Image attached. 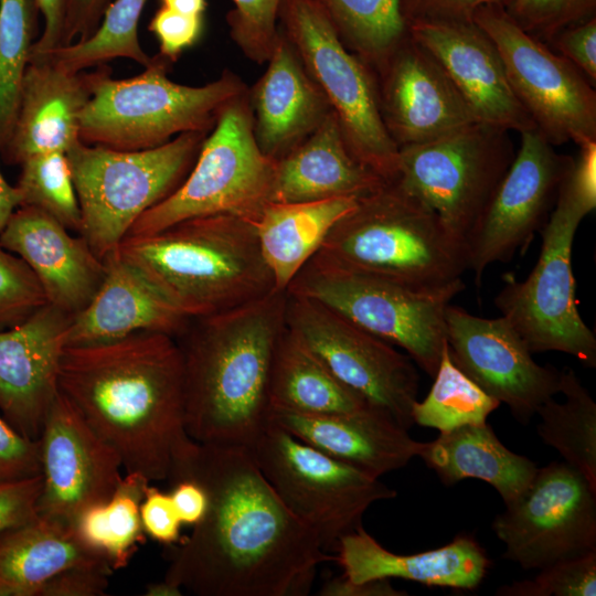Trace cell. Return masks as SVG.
Listing matches in <instances>:
<instances>
[{
	"label": "cell",
	"mask_w": 596,
	"mask_h": 596,
	"mask_svg": "<svg viewBox=\"0 0 596 596\" xmlns=\"http://www.w3.org/2000/svg\"><path fill=\"white\" fill-rule=\"evenodd\" d=\"M191 478L207 496L203 519L171 553L164 579L198 596H297L336 561L283 503L248 447L192 441L169 482Z\"/></svg>",
	"instance_id": "cell-1"
},
{
	"label": "cell",
	"mask_w": 596,
	"mask_h": 596,
	"mask_svg": "<svg viewBox=\"0 0 596 596\" xmlns=\"http://www.w3.org/2000/svg\"><path fill=\"white\" fill-rule=\"evenodd\" d=\"M58 392L119 456L126 472L167 480L193 439L184 419V365L177 339L140 331L66 345Z\"/></svg>",
	"instance_id": "cell-2"
},
{
	"label": "cell",
	"mask_w": 596,
	"mask_h": 596,
	"mask_svg": "<svg viewBox=\"0 0 596 596\" xmlns=\"http://www.w3.org/2000/svg\"><path fill=\"white\" fill-rule=\"evenodd\" d=\"M287 291L192 319L177 338L184 365V419L200 444L251 447L268 423L269 377L286 329Z\"/></svg>",
	"instance_id": "cell-3"
},
{
	"label": "cell",
	"mask_w": 596,
	"mask_h": 596,
	"mask_svg": "<svg viewBox=\"0 0 596 596\" xmlns=\"http://www.w3.org/2000/svg\"><path fill=\"white\" fill-rule=\"evenodd\" d=\"M118 252L190 319L276 291L255 224L234 215L198 216L126 236Z\"/></svg>",
	"instance_id": "cell-4"
},
{
	"label": "cell",
	"mask_w": 596,
	"mask_h": 596,
	"mask_svg": "<svg viewBox=\"0 0 596 596\" xmlns=\"http://www.w3.org/2000/svg\"><path fill=\"white\" fill-rule=\"evenodd\" d=\"M317 254L356 272L424 289L450 285L468 269L465 245L426 204L394 181L359 198Z\"/></svg>",
	"instance_id": "cell-5"
},
{
	"label": "cell",
	"mask_w": 596,
	"mask_h": 596,
	"mask_svg": "<svg viewBox=\"0 0 596 596\" xmlns=\"http://www.w3.org/2000/svg\"><path fill=\"white\" fill-rule=\"evenodd\" d=\"M171 64L157 54L140 74L123 79L113 78L106 64L96 66L81 115V141L138 151L181 134H209L223 107L248 88L230 70L203 86L182 85L168 77Z\"/></svg>",
	"instance_id": "cell-6"
},
{
	"label": "cell",
	"mask_w": 596,
	"mask_h": 596,
	"mask_svg": "<svg viewBox=\"0 0 596 596\" xmlns=\"http://www.w3.org/2000/svg\"><path fill=\"white\" fill-rule=\"evenodd\" d=\"M207 135L185 132L138 151L78 140L66 151L81 209L78 234L98 257L116 251L136 221L178 189Z\"/></svg>",
	"instance_id": "cell-7"
},
{
	"label": "cell",
	"mask_w": 596,
	"mask_h": 596,
	"mask_svg": "<svg viewBox=\"0 0 596 596\" xmlns=\"http://www.w3.org/2000/svg\"><path fill=\"white\" fill-rule=\"evenodd\" d=\"M464 288L462 279L440 288H415L340 266L316 254L286 291L317 300L403 349L433 377L446 342V308Z\"/></svg>",
	"instance_id": "cell-8"
},
{
	"label": "cell",
	"mask_w": 596,
	"mask_h": 596,
	"mask_svg": "<svg viewBox=\"0 0 596 596\" xmlns=\"http://www.w3.org/2000/svg\"><path fill=\"white\" fill-rule=\"evenodd\" d=\"M275 169L276 161L262 152L255 139L247 88L223 107L178 189L146 211L127 236L215 214L255 223L272 202Z\"/></svg>",
	"instance_id": "cell-9"
},
{
	"label": "cell",
	"mask_w": 596,
	"mask_h": 596,
	"mask_svg": "<svg viewBox=\"0 0 596 596\" xmlns=\"http://www.w3.org/2000/svg\"><path fill=\"white\" fill-rule=\"evenodd\" d=\"M594 210L563 179L540 231L542 246L534 268L523 280L505 279L494 298L532 354L563 352L588 368L596 366V338L577 309L572 249L578 225Z\"/></svg>",
	"instance_id": "cell-10"
},
{
	"label": "cell",
	"mask_w": 596,
	"mask_h": 596,
	"mask_svg": "<svg viewBox=\"0 0 596 596\" xmlns=\"http://www.w3.org/2000/svg\"><path fill=\"white\" fill-rule=\"evenodd\" d=\"M510 132L476 121L401 147L393 181L426 204L466 247L515 156Z\"/></svg>",
	"instance_id": "cell-11"
},
{
	"label": "cell",
	"mask_w": 596,
	"mask_h": 596,
	"mask_svg": "<svg viewBox=\"0 0 596 596\" xmlns=\"http://www.w3.org/2000/svg\"><path fill=\"white\" fill-rule=\"evenodd\" d=\"M278 22L336 114L352 155L393 181L398 147L383 124L371 68L344 47L312 0H281Z\"/></svg>",
	"instance_id": "cell-12"
},
{
	"label": "cell",
	"mask_w": 596,
	"mask_h": 596,
	"mask_svg": "<svg viewBox=\"0 0 596 596\" xmlns=\"http://www.w3.org/2000/svg\"><path fill=\"white\" fill-rule=\"evenodd\" d=\"M249 450L287 509L320 539L324 550L362 524L376 501L396 491L348 464L267 423Z\"/></svg>",
	"instance_id": "cell-13"
},
{
	"label": "cell",
	"mask_w": 596,
	"mask_h": 596,
	"mask_svg": "<svg viewBox=\"0 0 596 596\" xmlns=\"http://www.w3.org/2000/svg\"><path fill=\"white\" fill-rule=\"evenodd\" d=\"M473 22L497 46L517 99L551 145L596 141V93L578 68L524 32L501 6L480 7Z\"/></svg>",
	"instance_id": "cell-14"
},
{
	"label": "cell",
	"mask_w": 596,
	"mask_h": 596,
	"mask_svg": "<svg viewBox=\"0 0 596 596\" xmlns=\"http://www.w3.org/2000/svg\"><path fill=\"white\" fill-rule=\"evenodd\" d=\"M286 327L347 387L408 429L419 376L394 345L323 304L287 292Z\"/></svg>",
	"instance_id": "cell-15"
},
{
	"label": "cell",
	"mask_w": 596,
	"mask_h": 596,
	"mask_svg": "<svg viewBox=\"0 0 596 596\" xmlns=\"http://www.w3.org/2000/svg\"><path fill=\"white\" fill-rule=\"evenodd\" d=\"M504 558L543 568L596 550V490L565 461L536 473L528 489L492 522Z\"/></svg>",
	"instance_id": "cell-16"
},
{
	"label": "cell",
	"mask_w": 596,
	"mask_h": 596,
	"mask_svg": "<svg viewBox=\"0 0 596 596\" xmlns=\"http://www.w3.org/2000/svg\"><path fill=\"white\" fill-rule=\"evenodd\" d=\"M520 135L513 161L466 244L468 269L477 285L490 265L509 262L542 230L573 161L557 153L536 129Z\"/></svg>",
	"instance_id": "cell-17"
},
{
	"label": "cell",
	"mask_w": 596,
	"mask_h": 596,
	"mask_svg": "<svg viewBox=\"0 0 596 596\" xmlns=\"http://www.w3.org/2000/svg\"><path fill=\"white\" fill-rule=\"evenodd\" d=\"M446 342L453 362L482 391L528 424L540 405L560 393L561 371L540 365L503 317L482 318L448 305Z\"/></svg>",
	"instance_id": "cell-18"
},
{
	"label": "cell",
	"mask_w": 596,
	"mask_h": 596,
	"mask_svg": "<svg viewBox=\"0 0 596 596\" xmlns=\"http://www.w3.org/2000/svg\"><path fill=\"white\" fill-rule=\"evenodd\" d=\"M40 443V517L74 526L87 508L106 502L121 480V460L58 392Z\"/></svg>",
	"instance_id": "cell-19"
},
{
	"label": "cell",
	"mask_w": 596,
	"mask_h": 596,
	"mask_svg": "<svg viewBox=\"0 0 596 596\" xmlns=\"http://www.w3.org/2000/svg\"><path fill=\"white\" fill-rule=\"evenodd\" d=\"M372 72L383 124L398 148L477 121L437 60L411 34Z\"/></svg>",
	"instance_id": "cell-20"
},
{
	"label": "cell",
	"mask_w": 596,
	"mask_h": 596,
	"mask_svg": "<svg viewBox=\"0 0 596 596\" xmlns=\"http://www.w3.org/2000/svg\"><path fill=\"white\" fill-rule=\"evenodd\" d=\"M72 316L45 304L21 323L0 330V413L23 436L39 440L58 395V369Z\"/></svg>",
	"instance_id": "cell-21"
},
{
	"label": "cell",
	"mask_w": 596,
	"mask_h": 596,
	"mask_svg": "<svg viewBox=\"0 0 596 596\" xmlns=\"http://www.w3.org/2000/svg\"><path fill=\"white\" fill-rule=\"evenodd\" d=\"M408 31L437 60L477 121L519 134L536 129L497 46L475 22L416 23Z\"/></svg>",
	"instance_id": "cell-22"
},
{
	"label": "cell",
	"mask_w": 596,
	"mask_h": 596,
	"mask_svg": "<svg viewBox=\"0 0 596 596\" xmlns=\"http://www.w3.org/2000/svg\"><path fill=\"white\" fill-rule=\"evenodd\" d=\"M70 232L45 212L19 206L0 232V245L30 267L47 304L74 316L98 290L106 266L81 235Z\"/></svg>",
	"instance_id": "cell-23"
},
{
	"label": "cell",
	"mask_w": 596,
	"mask_h": 596,
	"mask_svg": "<svg viewBox=\"0 0 596 596\" xmlns=\"http://www.w3.org/2000/svg\"><path fill=\"white\" fill-rule=\"evenodd\" d=\"M105 277L87 306L72 316L66 345L107 342L140 331L182 336L191 323L118 248L104 258Z\"/></svg>",
	"instance_id": "cell-24"
},
{
	"label": "cell",
	"mask_w": 596,
	"mask_h": 596,
	"mask_svg": "<svg viewBox=\"0 0 596 596\" xmlns=\"http://www.w3.org/2000/svg\"><path fill=\"white\" fill-rule=\"evenodd\" d=\"M273 423L313 448L374 478L405 467L424 443L371 406L341 414H302L269 408Z\"/></svg>",
	"instance_id": "cell-25"
},
{
	"label": "cell",
	"mask_w": 596,
	"mask_h": 596,
	"mask_svg": "<svg viewBox=\"0 0 596 596\" xmlns=\"http://www.w3.org/2000/svg\"><path fill=\"white\" fill-rule=\"evenodd\" d=\"M248 96L257 145L275 161L304 142L332 110L280 29L267 67L248 87Z\"/></svg>",
	"instance_id": "cell-26"
},
{
	"label": "cell",
	"mask_w": 596,
	"mask_h": 596,
	"mask_svg": "<svg viewBox=\"0 0 596 596\" xmlns=\"http://www.w3.org/2000/svg\"><path fill=\"white\" fill-rule=\"evenodd\" d=\"M92 71L67 72L30 61L12 135L1 155L9 164L46 152H65L79 139L81 115L92 96Z\"/></svg>",
	"instance_id": "cell-27"
},
{
	"label": "cell",
	"mask_w": 596,
	"mask_h": 596,
	"mask_svg": "<svg viewBox=\"0 0 596 596\" xmlns=\"http://www.w3.org/2000/svg\"><path fill=\"white\" fill-rule=\"evenodd\" d=\"M336 552L342 576L352 583L402 578L472 590L481 584L490 564L485 550L469 536H457L435 550L396 554L383 547L362 524L339 540Z\"/></svg>",
	"instance_id": "cell-28"
},
{
	"label": "cell",
	"mask_w": 596,
	"mask_h": 596,
	"mask_svg": "<svg viewBox=\"0 0 596 596\" xmlns=\"http://www.w3.org/2000/svg\"><path fill=\"white\" fill-rule=\"evenodd\" d=\"M384 182L352 155L331 110L304 142L276 161L272 202L361 198Z\"/></svg>",
	"instance_id": "cell-29"
},
{
	"label": "cell",
	"mask_w": 596,
	"mask_h": 596,
	"mask_svg": "<svg viewBox=\"0 0 596 596\" xmlns=\"http://www.w3.org/2000/svg\"><path fill=\"white\" fill-rule=\"evenodd\" d=\"M418 457L444 485L482 480L497 490L505 505L528 489L538 470L531 459L507 448L487 422L440 433L424 443Z\"/></svg>",
	"instance_id": "cell-30"
},
{
	"label": "cell",
	"mask_w": 596,
	"mask_h": 596,
	"mask_svg": "<svg viewBox=\"0 0 596 596\" xmlns=\"http://www.w3.org/2000/svg\"><path fill=\"white\" fill-rule=\"evenodd\" d=\"M95 565L109 566L81 542L73 526L39 515L0 535V596H38L55 574Z\"/></svg>",
	"instance_id": "cell-31"
},
{
	"label": "cell",
	"mask_w": 596,
	"mask_h": 596,
	"mask_svg": "<svg viewBox=\"0 0 596 596\" xmlns=\"http://www.w3.org/2000/svg\"><path fill=\"white\" fill-rule=\"evenodd\" d=\"M359 198L315 202H269L255 221L262 255L276 291H286L304 266L318 253L334 224Z\"/></svg>",
	"instance_id": "cell-32"
},
{
	"label": "cell",
	"mask_w": 596,
	"mask_h": 596,
	"mask_svg": "<svg viewBox=\"0 0 596 596\" xmlns=\"http://www.w3.org/2000/svg\"><path fill=\"white\" fill-rule=\"evenodd\" d=\"M268 396L269 408L302 414H341L370 406L341 383L287 327L274 354Z\"/></svg>",
	"instance_id": "cell-33"
},
{
	"label": "cell",
	"mask_w": 596,
	"mask_h": 596,
	"mask_svg": "<svg viewBox=\"0 0 596 596\" xmlns=\"http://www.w3.org/2000/svg\"><path fill=\"white\" fill-rule=\"evenodd\" d=\"M150 481L138 472H126L111 497L84 510L74 523L77 538L103 555L113 571L128 565L146 533L140 504Z\"/></svg>",
	"instance_id": "cell-34"
},
{
	"label": "cell",
	"mask_w": 596,
	"mask_h": 596,
	"mask_svg": "<svg viewBox=\"0 0 596 596\" xmlns=\"http://www.w3.org/2000/svg\"><path fill=\"white\" fill-rule=\"evenodd\" d=\"M560 393L564 402L550 397L538 408V435L596 490V403L570 368L561 371Z\"/></svg>",
	"instance_id": "cell-35"
},
{
	"label": "cell",
	"mask_w": 596,
	"mask_h": 596,
	"mask_svg": "<svg viewBox=\"0 0 596 596\" xmlns=\"http://www.w3.org/2000/svg\"><path fill=\"white\" fill-rule=\"evenodd\" d=\"M344 47L371 71L409 35L400 0H312Z\"/></svg>",
	"instance_id": "cell-36"
},
{
	"label": "cell",
	"mask_w": 596,
	"mask_h": 596,
	"mask_svg": "<svg viewBox=\"0 0 596 596\" xmlns=\"http://www.w3.org/2000/svg\"><path fill=\"white\" fill-rule=\"evenodd\" d=\"M148 0H113L100 24L85 41L58 47L30 61H47L67 72H82L116 58H128L142 66L151 62L142 49L138 25Z\"/></svg>",
	"instance_id": "cell-37"
},
{
	"label": "cell",
	"mask_w": 596,
	"mask_h": 596,
	"mask_svg": "<svg viewBox=\"0 0 596 596\" xmlns=\"http://www.w3.org/2000/svg\"><path fill=\"white\" fill-rule=\"evenodd\" d=\"M434 383L412 409L413 423L439 433L487 422L500 402L482 391L451 360L445 342Z\"/></svg>",
	"instance_id": "cell-38"
},
{
	"label": "cell",
	"mask_w": 596,
	"mask_h": 596,
	"mask_svg": "<svg viewBox=\"0 0 596 596\" xmlns=\"http://www.w3.org/2000/svg\"><path fill=\"white\" fill-rule=\"evenodd\" d=\"M34 0H0V152L17 119L25 70L36 39Z\"/></svg>",
	"instance_id": "cell-39"
},
{
	"label": "cell",
	"mask_w": 596,
	"mask_h": 596,
	"mask_svg": "<svg viewBox=\"0 0 596 596\" xmlns=\"http://www.w3.org/2000/svg\"><path fill=\"white\" fill-rule=\"evenodd\" d=\"M20 168L15 185L21 206L39 209L68 231L79 232L81 209L66 153L35 155L22 161Z\"/></svg>",
	"instance_id": "cell-40"
},
{
	"label": "cell",
	"mask_w": 596,
	"mask_h": 596,
	"mask_svg": "<svg viewBox=\"0 0 596 596\" xmlns=\"http://www.w3.org/2000/svg\"><path fill=\"white\" fill-rule=\"evenodd\" d=\"M500 596H595L596 550L540 568L531 581L514 582L497 590Z\"/></svg>",
	"instance_id": "cell-41"
},
{
	"label": "cell",
	"mask_w": 596,
	"mask_h": 596,
	"mask_svg": "<svg viewBox=\"0 0 596 596\" xmlns=\"http://www.w3.org/2000/svg\"><path fill=\"white\" fill-rule=\"evenodd\" d=\"M281 0H232L226 14L230 36L243 55L260 65L267 63L276 44Z\"/></svg>",
	"instance_id": "cell-42"
},
{
	"label": "cell",
	"mask_w": 596,
	"mask_h": 596,
	"mask_svg": "<svg viewBox=\"0 0 596 596\" xmlns=\"http://www.w3.org/2000/svg\"><path fill=\"white\" fill-rule=\"evenodd\" d=\"M504 9L524 32L550 43L562 30L595 17L596 0H510Z\"/></svg>",
	"instance_id": "cell-43"
},
{
	"label": "cell",
	"mask_w": 596,
	"mask_h": 596,
	"mask_svg": "<svg viewBox=\"0 0 596 596\" xmlns=\"http://www.w3.org/2000/svg\"><path fill=\"white\" fill-rule=\"evenodd\" d=\"M46 302L30 267L0 245V330L21 323Z\"/></svg>",
	"instance_id": "cell-44"
},
{
	"label": "cell",
	"mask_w": 596,
	"mask_h": 596,
	"mask_svg": "<svg viewBox=\"0 0 596 596\" xmlns=\"http://www.w3.org/2000/svg\"><path fill=\"white\" fill-rule=\"evenodd\" d=\"M148 29L159 43L158 54L170 63H174L185 50L200 40L204 29V18L180 13L160 6L150 20Z\"/></svg>",
	"instance_id": "cell-45"
},
{
	"label": "cell",
	"mask_w": 596,
	"mask_h": 596,
	"mask_svg": "<svg viewBox=\"0 0 596 596\" xmlns=\"http://www.w3.org/2000/svg\"><path fill=\"white\" fill-rule=\"evenodd\" d=\"M41 475L39 440L20 434L0 414V482Z\"/></svg>",
	"instance_id": "cell-46"
},
{
	"label": "cell",
	"mask_w": 596,
	"mask_h": 596,
	"mask_svg": "<svg viewBox=\"0 0 596 596\" xmlns=\"http://www.w3.org/2000/svg\"><path fill=\"white\" fill-rule=\"evenodd\" d=\"M510 0H400L407 26L416 23L473 22L476 11L488 4L505 8Z\"/></svg>",
	"instance_id": "cell-47"
},
{
	"label": "cell",
	"mask_w": 596,
	"mask_h": 596,
	"mask_svg": "<svg viewBox=\"0 0 596 596\" xmlns=\"http://www.w3.org/2000/svg\"><path fill=\"white\" fill-rule=\"evenodd\" d=\"M42 476L0 482V535L39 517Z\"/></svg>",
	"instance_id": "cell-48"
},
{
	"label": "cell",
	"mask_w": 596,
	"mask_h": 596,
	"mask_svg": "<svg viewBox=\"0 0 596 596\" xmlns=\"http://www.w3.org/2000/svg\"><path fill=\"white\" fill-rule=\"evenodd\" d=\"M140 518L150 539L164 545L180 541L182 523L170 492L149 485L140 504Z\"/></svg>",
	"instance_id": "cell-49"
},
{
	"label": "cell",
	"mask_w": 596,
	"mask_h": 596,
	"mask_svg": "<svg viewBox=\"0 0 596 596\" xmlns=\"http://www.w3.org/2000/svg\"><path fill=\"white\" fill-rule=\"evenodd\" d=\"M550 43L578 68L593 85L596 82V18L558 32Z\"/></svg>",
	"instance_id": "cell-50"
},
{
	"label": "cell",
	"mask_w": 596,
	"mask_h": 596,
	"mask_svg": "<svg viewBox=\"0 0 596 596\" xmlns=\"http://www.w3.org/2000/svg\"><path fill=\"white\" fill-rule=\"evenodd\" d=\"M113 570L106 565L74 566L43 583L38 596H100L108 587Z\"/></svg>",
	"instance_id": "cell-51"
},
{
	"label": "cell",
	"mask_w": 596,
	"mask_h": 596,
	"mask_svg": "<svg viewBox=\"0 0 596 596\" xmlns=\"http://www.w3.org/2000/svg\"><path fill=\"white\" fill-rule=\"evenodd\" d=\"M111 1L66 0L62 46L87 40L100 24Z\"/></svg>",
	"instance_id": "cell-52"
},
{
	"label": "cell",
	"mask_w": 596,
	"mask_h": 596,
	"mask_svg": "<svg viewBox=\"0 0 596 596\" xmlns=\"http://www.w3.org/2000/svg\"><path fill=\"white\" fill-rule=\"evenodd\" d=\"M44 26L33 44L31 58L40 57L62 46L66 0H34Z\"/></svg>",
	"instance_id": "cell-53"
},
{
	"label": "cell",
	"mask_w": 596,
	"mask_h": 596,
	"mask_svg": "<svg viewBox=\"0 0 596 596\" xmlns=\"http://www.w3.org/2000/svg\"><path fill=\"white\" fill-rule=\"evenodd\" d=\"M170 483V494L182 525L194 526L203 519L207 509L204 488L191 478H180Z\"/></svg>",
	"instance_id": "cell-54"
},
{
	"label": "cell",
	"mask_w": 596,
	"mask_h": 596,
	"mask_svg": "<svg viewBox=\"0 0 596 596\" xmlns=\"http://www.w3.org/2000/svg\"><path fill=\"white\" fill-rule=\"evenodd\" d=\"M321 596H405L390 579H373L352 583L342 575L327 581L319 589Z\"/></svg>",
	"instance_id": "cell-55"
},
{
	"label": "cell",
	"mask_w": 596,
	"mask_h": 596,
	"mask_svg": "<svg viewBox=\"0 0 596 596\" xmlns=\"http://www.w3.org/2000/svg\"><path fill=\"white\" fill-rule=\"evenodd\" d=\"M19 206H21V195L17 185L10 184L0 170V232Z\"/></svg>",
	"instance_id": "cell-56"
},
{
	"label": "cell",
	"mask_w": 596,
	"mask_h": 596,
	"mask_svg": "<svg viewBox=\"0 0 596 596\" xmlns=\"http://www.w3.org/2000/svg\"><path fill=\"white\" fill-rule=\"evenodd\" d=\"M161 6L180 13L204 15L206 0H161Z\"/></svg>",
	"instance_id": "cell-57"
},
{
	"label": "cell",
	"mask_w": 596,
	"mask_h": 596,
	"mask_svg": "<svg viewBox=\"0 0 596 596\" xmlns=\"http://www.w3.org/2000/svg\"><path fill=\"white\" fill-rule=\"evenodd\" d=\"M145 595L146 596H181L183 595V589L180 586L163 578L160 582L149 583L146 586Z\"/></svg>",
	"instance_id": "cell-58"
}]
</instances>
